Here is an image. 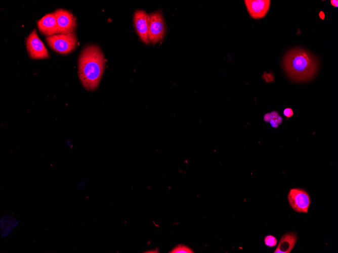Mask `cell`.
Segmentation results:
<instances>
[{
	"mask_svg": "<svg viewBox=\"0 0 338 253\" xmlns=\"http://www.w3.org/2000/svg\"><path fill=\"white\" fill-rule=\"evenodd\" d=\"M57 20V33L68 34L73 32L76 23V19L69 11L58 9L54 13Z\"/></svg>",
	"mask_w": 338,
	"mask_h": 253,
	"instance_id": "6",
	"label": "cell"
},
{
	"mask_svg": "<svg viewBox=\"0 0 338 253\" xmlns=\"http://www.w3.org/2000/svg\"><path fill=\"white\" fill-rule=\"evenodd\" d=\"M320 18L323 20L325 17L324 14L322 11H321L319 14Z\"/></svg>",
	"mask_w": 338,
	"mask_h": 253,
	"instance_id": "20",
	"label": "cell"
},
{
	"mask_svg": "<svg viewBox=\"0 0 338 253\" xmlns=\"http://www.w3.org/2000/svg\"><path fill=\"white\" fill-rule=\"evenodd\" d=\"M269 0H245L244 3L249 15L254 19L264 17L269 10Z\"/></svg>",
	"mask_w": 338,
	"mask_h": 253,
	"instance_id": "9",
	"label": "cell"
},
{
	"mask_svg": "<svg viewBox=\"0 0 338 253\" xmlns=\"http://www.w3.org/2000/svg\"><path fill=\"white\" fill-rule=\"evenodd\" d=\"M283 66L288 77L295 81L304 82L312 79L316 74L319 63L309 52L301 48L288 51L283 59Z\"/></svg>",
	"mask_w": 338,
	"mask_h": 253,
	"instance_id": "2",
	"label": "cell"
},
{
	"mask_svg": "<svg viewBox=\"0 0 338 253\" xmlns=\"http://www.w3.org/2000/svg\"><path fill=\"white\" fill-rule=\"evenodd\" d=\"M264 242L267 246L269 247H273L277 244V239L275 236L269 235L265 237Z\"/></svg>",
	"mask_w": 338,
	"mask_h": 253,
	"instance_id": "15",
	"label": "cell"
},
{
	"mask_svg": "<svg viewBox=\"0 0 338 253\" xmlns=\"http://www.w3.org/2000/svg\"><path fill=\"white\" fill-rule=\"evenodd\" d=\"M270 114L271 119L269 122L272 127L277 128L279 124L282 122V119L276 111L272 112Z\"/></svg>",
	"mask_w": 338,
	"mask_h": 253,
	"instance_id": "13",
	"label": "cell"
},
{
	"mask_svg": "<svg viewBox=\"0 0 338 253\" xmlns=\"http://www.w3.org/2000/svg\"><path fill=\"white\" fill-rule=\"evenodd\" d=\"M46 40L52 49L63 54L72 51L76 46L77 42L75 33L74 32L48 36Z\"/></svg>",
	"mask_w": 338,
	"mask_h": 253,
	"instance_id": "3",
	"label": "cell"
},
{
	"mask_svg": "<svg viewBox=\"0 0 338 253\" xmlns=\"http://www.w3.org/2000/svg\"><path fill=\"white\" fill-rule=\"evenodd\" d=\"M40 31L49 36L57 34V23L54 13L46 14L37 22Z\"/></svg>",
	"mask_w": 338,
	"mask_h": 253,
	"instance_id": "10",
	"label": "cell"
},
{
	"mask_svg": "<svg viewBox=\"0 0 338 253\" xmlns=\"http://www.w3.org/2000/svg\"><path fill=\"white\" fill-rule=\"evenodd\" d=\"M291 208L299 213H308L311 198L308 192L302 188H291L287 195Z\"/></svg>",
	"mask_w": 338,
	"mask_h": 253,
	"instance_id": "4",
	"label": "cell"
},
{
	"mask_svg": "<svg viewBox=\"0 0 338 253\" xmlns=\"http://www.w3.org/2000/svg\"><path fill=\"white\" fill-rule=\"evenodd\" d=\"M19 224V221L15 217L10 215H4L0 218V233L2 237L8 236Z\"/></svg>",
	"mask_w": 338,
	"mask_h": 253,
	"instance_id": "12",
	"label": "cell"
},
{
	"mask_svg": "<svg viewBox=\"0 0 338 253\" xmlns=\"http://www.w3.org/2000/svg\"><path fill=\"white\" fill-rule=\"evenodd\" d=\"M330 3L334 7H337L338 6V1L337 0L335 1L331 0L330 1Z\"/></svg>",
	"mask_w": 338,
	"mask_h": 253,
	"instance_id": "19",
	"label": "cell"
},
{
	"mask_svg": "<svg viewBox=\"0 0 338 253\" xmlns=\"http://www.w3.org/2000/svg\"><path fill=\"white\" fill-rule=\"evenodd\" d=\"M297 240L295 233H287L280 238L274 253H289L294 247Z\"/></svg>",
	"mask_w": 338,
	"mask_h": 253,
	"instance_id": "11",
	"label": "cell"
},
{
	"mask_svg": "<svg viewBox=\"0 0 338 253\" xmlns=\"http://www.w3.org/2000/svg\"><path fill=\"white\" fill-rule=\"evenodd\" d=\"M105 60L102 52L96 45L87 46L78 60V76L87 90H94L98 86L103 74Z\"/></svg>",
	"mask_w": 338,
	"mask_h": 253,
	"instance_id": "1",
	"label": "cell"
},
{
	"mask_svg": "<svg viewBox=\"0 0 338 253\" xmlns=\"http://www.w3.org/2000/svg\"><path fill=\"white\" fill-rule=\"evenodd\" d=\"M284 116L287 118H289L293 115L292 110L290 108H286L283 111Z\"/></svg>",
	"mask_w": 338,
	"mask_h": 253,
	"instance_id": "17",
	"label": "cell"
},
{
	"mask_svg": "<svg viewBox=\"0 0 338 253\" xmlns=\"http://www.w3.org/2000/svg\"><path fill=\"white\" fill-rule=\"evenodd\" d=\"M171 253H192L194 252L193 250L184 244H179L175 247L172 250Z\"/></svg>",
	"mask_w": 338,
	"mask_h": 253,
	"instance_id": "14",
	"label": "cell"
},
{
	"mask_svg": "<svg viewBox=\"0 0 338 253\" xmlns=\"http://www.w3.org/2000/svg\"><path fill=\"white\" fill-rule=\"evenodd\" d=\"M165 32L164 21L160 11L149 14L148 36L150 42L155 44L161 40Z\"/></svg>",
	"mask_w": 338,
	"mask_h": 253,
	"instance_id": "5",
	"label": "cell"
},
{
	"mask_svg": "<svg viewBox=\"0 0 338 253\" xmlns=\"http://www.w3.org/2000/svg\"><path fill=\"white\" fill-rule=\"evenodd\" d=\"M26 47L29 56L33 59H44L49 57V53L43 42L34 29L26 40Z\"/></svg>",
	"mask_w": 338,
	"mask_h": 253,
	"instance_id": "7",
	"label": "cell"
},
{
	"mask_svg": "<svg viewBox=\"0 0 338 253\" xmlns=\"http://www.w3.org/2000/svg\"><path fill=\"white\" fill-rule=\"evenodd\" d=\"M134 26L140 39L145 43L149 44L148 36L149 15L142 10H137L133 18Z\"/></svg>",
	"mask_w": 338,
	"mask_h": 253,
	"instance_id": "8",
	"label": "cell"
},
{
	"mask_svg": "<svg viewBox=\"0 0 338 253\" xmlns=\"http://www.w3.org/2000/svg\"><path fill=\"white\" fill-rule=\"evenodd\" d=\"M263 78L267 82L274 81V76L272 74L266 73L263 75Z\"/></svg>",
	"mask_w": 338,
	"mask_h": 253,
	"instance_id": "16",
	"label": "cell"
},
{
	"mask_svg": "<svg viewBox=\"0 0 338 253\" xmlns=\"http://www.w3.org/2000/svg\"><path fill=\"white\" fill-rule=\"evenodd\" d=\"M264 119L266 122H269L271 119L270 113H267L265 114L264 117Z\"/></svg>",
	"mask_w": 338,
	"mask_h": 253,
	"instance_id": "18",
	"label": "cell"
}]
</instances>
